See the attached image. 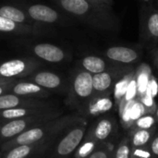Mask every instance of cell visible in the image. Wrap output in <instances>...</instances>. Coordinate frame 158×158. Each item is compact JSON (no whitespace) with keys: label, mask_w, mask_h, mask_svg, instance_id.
<instances>
[{"label":"cell","mask_w":158,"mask_h":158,"mask_svg":"<svg viewBox=\"0 0 158 158\" xmlns=\"http://www.w3.org/2000/svg\"><path fill=\"white\" fill-rule=\"evenodd\" d=\"M134 66L118 64L117 67L98 74L93 75L94 96L111 95L116 83L128 72L134 69Z\"/></svg>","instance_id":"cell-6"},{"label":"cell","mask_w":158,"mask_h":158,"mask_svg":"<svg viewBox=\"0 0 158 158\" xmlns=\"http://www.w3.org/2000/svg\"><path fill=\"white\" fill-rule=\"evenodd\" d=\"M32 81L47 91H66L69 89V80L66 81L61 75L47 70H36L24 78Z\"/></svg>","instance_id":"cell-12"},{"label":"cell","mask_w":158,"mask_h":158,"mask_svg":"<svg viewBox=\"0 0 158 158\" xmlns=\"http://www.w3.org/2000/svg\"><path fill=\"white\" fill-rule=\"evenodd\" d=\"M57 140L39 143L34 144H23L2 151L0 158H33L45 153Z\"/></svg>","instance_id":"cell-15"},{"label":"cell","mask_w":158,"mask_h":158,"mask_svg":"<svg viewBox=\"0 0 158 158\" xmlns=\"http://www.w3.org/2000/svg\"><path fill=\"white\" fill-rule=\"evenodd\" d=\"M153 73L151 67L147 63H141L137 68H136V73H135V78H136V83H137V90H138V98H142L145 93L146 89L148 87L149 81L151 80Z\"/></svg>","instance_id":"cell-23"},{"label":"cell","mask_w":158,"mask_h":158,"mask_svg":"<svg viewBox=\"0 0 158 158\" xmlns=\"http://www.w3.org/2000/svg\"><path fill=\"white\" fill-rule=\"evenodd\" d=\"M15 4L23 8L29 15V17L38 24L45 26L65 23V18L61 14V12L47 5L39 3H29L21 0H17Z\"/></svg>","instance_id":"cell-7"},{"label":"cell","mask_w":158,"mask_h":158,"mask_svg":"<svg viewBox=\"0 0 158 158\" xmlns=\"http://www.w3.org/2000/svg\"><path fill=\"white\" fill-rule=\"evenodd\" d=\"M99 144L100 143H98L96 141L93 139L84 138L82 143L79 145V147L75 151L74 158H88Z\"/></svg>","instance_id":"cell-25"},{"label":"cell","mask_w":158,"mask_h":158,"mask_svg":"<svg viewBox=\"0 0 158 158\" xmlns=\"http://www.w3.org/2000/svg\"><path fill=\"white\" fill-rule=\"evenodd\" d=\"M141 51L129 46H110L103 51V56L108 60L121 65L133 66L141 58Z\"/></svg>","instance_id":"cell-14"},{"label":"cell","mask_w":158,"mask_h":158,"mask_svg":"<svg viewBox=\"0 0 158 158\" xmlns=\"http://www.w3.org/2000/svg\"><path fill=\"white\" fill-rule=\"evenodd\" d=\"M88 130L85 118L65 131L57 139L51 158H69L82 143Z\"/></svg>","instance_id":"cell-5"},{"label":"cell","mask_w":158,"mask_h":158,"mask_svg":"<svg viewBox=\"0 0 158 158\" xmlns=\"http://www.w3.org/2000/svg\"><path fill=\"white\" fill-rule=\"evenodd\" d=\"M136 73V68L134 69H132L131 71L128 72L127 74H125L115 85L114 87V91H113V98L115 100V104L117 106V108L118 106V105L120 104V102L122 101V99L124 98L127 90L129 88V85L131 83V81L132 80V78L134 77Z\"/></svg>","instance_id":"cell-24"},{"label":"cell","mask_w":158,"mask_h":158,"mask_svg":"<svg viewBox=\"0 0 158 158\" xmlns=\"http://www.w3.org/2000/svg\"><path fill=\"white\" fill-rule=\"evenodd\" d=\"M131 149L130 138L125 137L116 147L113 158H131Z\"/></svg>","instance_id":"cell-28"},{"label":"cell","mask_w":158,"mask_h":158,"mask_svg":"<svg viewBox=\"0 0 158 158\" xmlns=\"http://www.w3.org/2000/svg\"><path fill=\"white\" fill-rule=\"evenodd\" d=\"M140 40L147 45L158 43V7L143 6L140 11Z\"/></svg>","instance_id":"cell-9"},{"label":"cell","mask_w":158,"mask_h":158,"mask_svg":"<svg viewBox=\"0 0 158 158\" xmlns=\"http://www.w3.org/2000/svg\"><path fill=\"white\" fill-rule=\"evenodd\" d=\"M148 146L154 157L158 158V132L156 133V135L154 136V138L152 139Z\"/></svg>","instance_id":"cell-34"},{"label":"cell","mask_w":158,"mask_h":158,"mask_svg":"<svg viewBox=\"0 0 158 158\" xmlns=\"http://www.w3.org/2000/svg\"><path fill=\"white\" fill-rule=\"evenodd\" d=\"M0 33L7 35L39 36L45 34L46 31L37 30L27 25H21L0 16Z\"/></svg>","instance_id":"cell-19"},{"label":"cell","mask_w":158,"mask_h":158,"mask_svg":"<svg viewBox=\"0 0 158 158\" xmlns=\"http://www.w3.org/2000/svg\"><path fill=\"white\" fill-rule=\"evenodd\" d=\"M154 64L158 71V47L155 50V53H154Z\"/></svg>","instance_id":"cell-38"},{"label":"cell","mask_w":158,"mask_h":158,"mask_svg":"<svg viewBox=\"0 0 158 158\" xmlns=\"http://www.w3.org/2000/svg\"><path fill=\"white\" fill-rule=\"evenodd\" d=\"M41 63L34 57L13 58L0 63V78L18 80L24 79L36 71Z\"/></svg>","instance_id":"cell-8"},{"label":"cell","mask_w":158,"mask_h":158,"mask_svg":"<svg viewBox=\"0 0 158 158\" xmlns=\"http://www.w3.org/2000/svg\"><path fill=\"white\" fill-rule=\"evenodd\" d=\"M129 132L131 148L146 147L157 132V127L150 130H133Z\"/></svg>","instance_id":"cell-22"},{"label":"cell","mask_w":158,"mask_h":158,"mask_svg":"<svg viewBox=\"0 0 158 158\" xmlns=\"http://www.w3.org/2000/svg\"><path fill=\"white\" fill-rule=\"evenodd\" d=\"M156 124H157V120L156 118L155 114L147 113V114L143 115V117H141L139 119H137L134 122V124L132 125V127L131 128L130 131H133V130H150V129L156 128Z\"/></svg>","instance_id":"cell-26"},{"label":"cell","mask_w":158,"mask_h":158,"mask_svg":"<svg viewBox=\"0 0 158 158\" xmlns=\"http://www.w3.org/2000/svg\"><path fill=\"white\" fill-rule=\"evenodd\" d=\"M94 96L93 74L76 68L69 78L67 105L70 107L81 109Z\"/></svg>","instance_id":"cell-3"},{"label":"cell","mask_w":158,"mask_h":158,"mask_svg":"<svg viewBox=\"0 0 158 158\" xmlns=\"http://www.w3.org/2000/svg\"><path fill=\"white\" fill-rule=\"evenodd\" d=\"M118 131V123L115 117L111 114H106L99 117V118L88 128L85 137L93 139L98 143L110 142Z\"/></svg>","instance_id":"cell-10"},{"label":"cell","mask_w":158,"mask_h":158,"mask_svg":"<svg viewBox=\"0 0 158 158\" xmlns=\"http://www.w3.org/2000/svg\"><path fill=\"white\" fill-rule=\"evenodd\" d=\"M146 95H149L153 98H156V95L158 94V81L156 80V78L152 75L151 77V80L149 81V84H148V87L146 89V93H145Z\"/></svg>","instance_id":"cell-33"},{"label":"cell","mask_w":158,"mask_h":158,"mask_svg":"<svg viewBox=\"0 0 158 158\" xmlns=\"http://www.w3.org/2000/svg\"><path fill=\"white\" fill-rule=\"evenodd\" d=\"M90 2H93L94 4L102 5V6H106L109 7H113L114 6V0H88Z\"/></svg>","instance_id":"cell-35"},{"label":"cell","mask_w":158,"mask_h":158,"mask_svg":"<svg viewBox=\"0 0 158 158\" xmlns=\"http://www.w3.org/2000/svg\"><path fill=\"white\" fill-rule=\"evenodd\" d=\"M116 146L111 142L100 143L88 158H113Z\"/></svg>","instance_id":"cell-27"},{"label":"cell","mask_w":158,"mask_h":158,"mask_svg":"<svg viewBox=\"0 0 158 158\" xmlns=\"http://www.w3.org/2000/svg\"><path fill=\"white\" fill-rule=\"evenodd\" d=\"M156 98H153L149 95L144 94L142 98H140L139 100L142 102V104L145 106L147 113H151V114H155L157 104L156 103Z\"/></svg>","instance_id":"cell-31"},{"label":"cell","mask_w":158,"mask_h":158,"mask_svg":"<svg viewBox=\"0 0 158 158\" xmlns=\"http://www.w3.org/2000/svg\"><path fill=\"white\" fill-rule=\"evenodd\" d=\"M15 82H16V81H15ZM15 82L8 83V84H5V85H1V86H0V96L3 95V94H8V93L10 92L11 87L13 86V84H14Z\"/></svg>","instance_id":"cell-36"},{"label":"cell","mask_w":158,"mask_h":158,"mask_svg":"<svg viewBox=\"0 0 158 158\" xmlns=\"http://www.w3.org/2000/svg\"><path fill=\"white\" fill-rule=\"evenodd\" d=\"M63 111L60 108H55L46 113L40 115H34L30 117H25L21 118L12 119L8 121H4L0 127V140L1 142H6L19 135L20 133L43 124L51 119L56 118L62 116Z\"/></svg>","instance_id":"cell-4"},{"label":"cell","mask_w":158,"mask_h":158,"mask_svg":"<svg viewBox=\"0 0 158 158\" xmlns=\"http://www.w3.org/2000/svg\"><path fill=\"white\" fill-rule=\"evenodd\" d=\"M79 64L81 69L90 72L93 75L107 71L118 65L117 63L108 60L105 56H94V55H90L82 57L79 61Z\"/></svg>","instance_id":"cell-20"},{"label":"cell","mask_w":158,"mask_h":158,"mask_svg":"<svg viewBox=\"0 0 158 158\" xmlns=\"http://www.w3.org/2000/svg\"><path fill=\"white\" fill-rule=\"evenodd\" d=\"M131 158H155L151 153L149 146L131 149Z\"/></svg>","instance_id":"cell-32"},{"label":"cell","mask_w":158,"mask_h":158,"mask_svg":"<svg viewBox=\"0 0 158 158\" xmlns=\"http://www.w3.org/2000/svg\"><path fill=\"white\" fill-rule=\"evenodd\" d=\"M28 50L39 59L48 63H62L69 58V55L63 48L49 43H37L29 44L24 43Z\"/></svg>","instance_id":"cell-11"},{"label":"cell","mask_w":158,"mask_h":158,"mask_svg":"<svg viewBox=\"0 0 158 158\" xmlns=\"http://www.w3.org/2000/svg\"><path fill=\"white\" fill-rule=\"evenodd\" d=\"M137 98H138V90H137L136 78H135V75H134V77L132 78V80L131 81V83L129 85V88L127 90V93H126L124 98L122 99V101L120 102L119 105H122V104H125V103L133 101V100H135Z\"/></svg>","instance_id":"cell-30"},{"label":"cell","mask_w":158,"mask_h":158,"mask_svg":"<svg viewBox=\"0 0 158 158\" xmlns=\"http://www.w3.org/2000/svg\"><path fill=\"white\" fill-rule=\"evenodd\" d=\"M9 93L19 95V96L37 98V99H44L50 95L49 91L25 79L17 81L11 87Z\"/></svg>","instance_id":"cell-18"},{"label":"cell","mask_w":158,"mask_h":158,"mask_svg":"<svg viewBox=\"0 0 158 158\" xmlns=\"http://www.w3.org/2000/svg\"><path fill=\"white\" fill-rule=\"evenodd\" d=\"M3 122H4V121H1V120H0V127H1V125L3 124Z\"/></svg>","instance_id":"cell-40"},{"label":"cell","mask_w":158,"mask_h":158,"mask_svg":"<svg viewBox=\"0 0 158 158\" xmlns=\"http://www.w3.org/2000/svg\"><path fill=\"white\" fill-rule=\"evenodd\" d=\"M18 80H10V79H4V78H0V86L1 85H5V84H8V83H12L17 81Z\"/></svg>","instance_id":"cell-37"},{"label":"cell","mask_w":158,"mask_h":158,"mask_svg":"<svg viewBox=\"0 0 158 158\" xmlns=\"http://www.w3.org/2000/svg\"><path fill=\"white\" fill-rule=\"evenodd\" d=\"M157 5H158V0H157Z\"/></svg>","instance_id":"cell-43"},{"label":"cell","mask_w":158,"mask_h":158,"mask_svg":"<svg viewBox=\"0 0 158 158\" xmlns=\"http://www.w3.org/2000/svg\"><path fill=\"white\" fill-rule=\"evenodd\" d=\"M55 108L56 107L51 105L48 106H22V107H18V108L2 110L0 111V120L8 121L12 119L25 118V117L40 115V114L51 111Z\"/></svg>","instance_id":"cell-21"},{"label":"cell","mask_w":158,"mask_h":158,"mask_svg":"<svg viewBox=\"0 0 158 158\" xmlns=\"http://www.w3.org/2000/svg\"><path fill=\"white\" fill-rule=\"evenodd\" d=\"M84 118L77 115H62L56 118L46 121L33 127L15 138L5 142L1 145V151L8 150L12 147L23 144H34L48 141H55L69 127L82 120Z\"/></svg>","instance_id":"cell-2"},{"label":"cell","mask_w":158,"mask_h":158,"mask_svg":"<svg viewBox=\"0 0 158 158\" xmlns=\"http://www.w3.org/2000/svg\"><path fill=\"white\" fill-rule=\"evenodd\" d=\"M0 142H1V140H0Z\"/></svg>","instance_id":"cell-44"},{"label":"cell","mask_w":158,"mask_h":158,"mask_svg":"<svg viewBox=\"0 0 158 158\" xmlns=\"http://www.w3.org/2000/svg\"><path fill=\"white\" fill-rule=\"evenodd\" d=\"M115 108H117V106L115 104V100L112 94L98 95L93 96L87 102V104L78 111V114L82 118H95L110 114V112L113 111Z\"/></svg>","instance_id":"cell-13"},{"label":"cell","mask_w":158,"mask_h":158,"mask_svg":"<svg viewBox=\"0 0 158 158\" xmlns=\"http://www.w3.org/2000/svg\"><path fill=\"white\" fill-rule=\"evenodd\" d=\"M155 116H156V120H157V123H158V105H157V106H156V112H155Z\"/></svg>","instance_id":"cell-39"},{"label":"cell","mask_w":158,"mask_h":158,"mask_svg":"<svg viewBox=\"0 0 158 158\" xmlns=\"http://www.w3.org/2000/svg\"><path fill=\"white\" fill-rule=\"evenodd\" d=\"M145 114H147V110L145 106L142 104V102L139 99L133 100L131 109H130V116H131V120L132 122V125L137 119H139L141 117H143Z\"/></svg>","instance_id":"cell-29"},{"label":"cell","mask_w":158,"mask_h":158,"mask_svg":"<svg viewBox=\"0 0 158 158\" xmlns=\"http://www.w3.org/2000/svg\"><path fill=\"white\" fill-rule=\"evenodd\" d=\"M143 1H149V0H143Z\"/></svg>","instance_id":"cell-42"},{"label":"cell","mask_w":158,"mask_h":158,"mask_svg":"<svg viewBox=\"0 0 158 158\" xmlns=\"http://www.w3.org/2000/svg\"><path fill=\"white\" fill-rule=\"evenodd\" d=\"M51 105L52 104L44 101V99L24 97L11 93L0 96V111L22 106H48Z\"/></svg>","instance_id":"cell-17"},{"label":"cell","mask_w":158,"mask_h":158,"mask_svg":"<svg viewBox=\"0 0 158 158\" xmlns=\"http://www.w3.org/2000/svg\"><path fill=\"white\" fill-rule=\"evenodd\" d=\"M1 156H2V151H0V157H1Z\"/></svg>","instance_id":"cell-41"},{"label":"cell","mask_w":158,"mask_h":158,"mask_svg":"<svg viewBox=\"0 0 158 158\" xmlns=\"http://www.w3.org/2000/svg\"><path fill=\"white\" fill-rule=\"evenodd\" d=\"M0 16L21 25H27L37 30L46 31L45 26L33 21L26 11L16 4H0Z\"/></svg>","instance_id":"cell-16"},{"label":"cell","mask_w":158,"mask_h":158,"mask_svg":"<svg viewBox=\"0 0 158 158\" xmlns=\"http://www.w3.org/2000/svg\"><path fill=\"white\" fill-rule=\"evenodd\" d=\"M64 13L79 19L92 29L101 31H115L120 20L113 7L94 4L88 0H51Z\"/></svg>","instance_id":"cell-1"}]
</instances>
